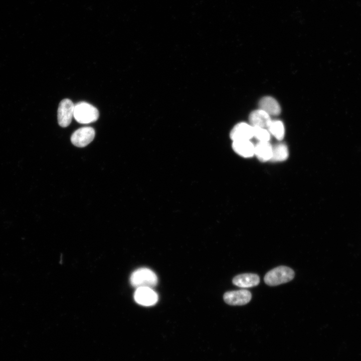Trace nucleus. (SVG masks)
Instances as JSON below:
<instances>
[{"mask_svg": "<svg viewBox=\"0 0 361 361\" xmlns=\"http://www.w3.org/2000/svg\"><path fill=\"white\" fill-rule=\"evenodd\" d=\"M253 137L259 141H269L270 139V134L269 131L266 128L253 127Z\"/></svg>", "mask_w": 361, "mask_h": 361, "instance_id": "16", "label": "nucleus"}, {"mask_svg": "<svg viewBox=\"0 0 361 361\" xmlns=\"http://www.w3.org/2000/svg\"><path fill=\"white\" fill-rule=\"evenodd\" d=\"M95 135V131L92 127H83L73 132L71 137V141L75 146L83 147L93 140Z\"/></svg>", "mask_w": 361, "mask_h": 361, "instance_id": "5", "label": "nucleus"}, {"mask_svg": "<svg viewBox=\"0 0 361 361\" xmlns=\"http://www.w3.org/2000/svg\"><path fill=\"white\" fill-rule=\"evenodd\" d=\"M75 105L69 99H63L59 103L57 118L59 125L62 127H67L74 117Z\"/></svg>", "mask_w": 361, "mask_h": 361, "instance_id": "4", "label": "nucleus"}, {"mask_svg": "<svg viewBox=\"0 0 361 361\" xmlns=\"http://www.w3.org/2000/svg\"><path fill=\"white\" fill-rule=\"evenodd\" d=\"M252 298L251 292L246 289L228 291L224 293L225 302L231 305H243L250 302Z\"/></svg>", "mask_w": 361, "mask_h": 361, "instance_id": "6", "label": "nucleus"}, {"mask_svg": "<svg viewBox=\"0 0 361 361\" xmlns=\"http://www.w3.org/2000/svg\"><path fill=\"white\" fill-rule=\"evenodd\" d=\"M289 152L287 145L283 143H278L273 147L272 161H282L288 157Z\"/></svg>", "mask_w": 361, "mask_h": 361, "instance_id": "14", "label": "nucleus"}, {"mask_svg": "<svg viewBox=\"0 0 361 361\" xmlns=\"http://www.w3.org/2000/svg\"><path fill=\"white\" fill-rule=\"evenodd\" d=\"M99 111L94 106L86 102H80L75 105L74 117L79 123L87 124L96 121L99 117Z\"/></svg>", "mask_w": 361, "mask_h": 361, "instance_id": "2", "label": "nucleus"}, {"mask_svg": "<svg viewBox=\"0 0 361 361\" xmlns=\"http://www.w3.org/2000/svg\"><path fill=\"white\" fill-rule=\"evenodd\" d=\"M294 272L290 268L280 266L268 272L265 275V283L269 286H276L287 283L293 279Z\"/></svg>", "mask_w": 361, "mask_h": 361, "instance_id": "1", "label": "nucleus"}, {"mask_svg": "<svg viewBox=\"0 0 361 361\" xmlns=\"http://www.w3.org/2000/svg\"><path fill=\"white\" fill-rule=\"evenodd\" d=\"M255 145L250 140L233 141L232 148L239 155L244 157H250L254 155Z\"/></svg>", "mask_w": 361, "mask_h": 361, "instance_id": "11", "label": "nucleus"}, {"mask_svg": "<svg viewBox=\"0 0 361 361\" xmlns=\"http://www.w3.org/2000/svg\"><path fill=\"white\" fill-rule=\"evenodd\" d=\"M232 282L240 287L249 288L258 285L260 282V278L256 274L244 273L234 277Z\"/></svg>", "mask_w": 361, "mask_h": 361, "instance_id": "10", "label": "nucleus"}, {"mask_svg": "<svg viewBox=\"0 0 361 361\" xmlns=\"http://www.w3.org/2000/svg\"><path fill=\"white\" fill-rule=\"evenodd\" d=\"M230 136L233 141L250 140L253 137V127L245 122L239 123L232 128Z\"/></svg>", "mask_w": 361, "mask_h": 361, "instance_id": "8", "label": "nucleus"}, {"mask_svg": "<svg viewBox=\"0 0 361 361\" xmlns=\"http://www.w3.org/2000/svg\"><path fill=\"white\" fill-rule=\"evenodd\" d=\"M268 130L279 140H281L284 138L285 134L284 126L281 121L272 120L268 127Z\"/></svg>", "mask_w": 361, "mask_h": 361, "instance_id": "15", "label": "nucleus"}, {"mask_svg": "<svg viewBox=\"0 0 361 361\" xmlns=\"http://www.w3.org/2000/svg\"><path fill=\"white\" fill-rule=\"evenodd\" d=\"M135 301L143 306L155 304L158 300V295L151 288L142 287L137 288L134 294Z\"/></svg>", "mask_w": 361, "mask_h": 361, "instance_id": "7", "label": "nucleus"}, {"mask_svg": "<svg viewBox=\"0 0 361 361\" xmlns=\"http://www.w3.org/2000/svg\"><path fill=\"white\" fill-rule=\"evenodd\" d=\"M249 120L252 126L264 128H268L272 121L270 115L260 109L251 112Z\"/></svg>", "mask_w": 361, "mask_h": 361, "instance_id": "9", "label": "nucleus"}, {"mask_svg": "<svg viewBox=\"0 0 361 361\" xmlns=\"http://www.w3.org/2000/svg\"><path fill=\"white\" fill-rule=\"evenodd\" d=\"M260 109L264 111L269 115H278L281 112V107L278 102L274 98L265 96L261 99L259 102Z\"/></svg>", "mask_w": 361, "mask_h": 361, "instance_id": "12", "label": "nucleus"}, {"mask_svg": "<svg viewBox=\"0 0 361 361\" xmlns=\"http://www.w3.org/2000/svg\"><path fill=\"white\" fill-rule=\"evenodd\" d=\"M273 146L269 141H259L254 147V155L261 161L270 160L272 156Z\"/></svg>", "mask_w": 361, "mask_h": 361, "instance_id": "13", "label": "nucleus"}, {"mask_svg": "<svg viewBox=\"0 0 361 361\" xmlns=\"http://www.w3.org/2000/svg\"><path fill=\"white\" fill-rule=\"evenodd\" d=\"M130 282L133 286L137 288L142 287L152 288L157 284V277L151 270L141 268L132 273Z\"/></svg>", "mask_w": 361, "mask_h": 361, "instance_id": "3", "label": "nucleus"}]
</instances>
